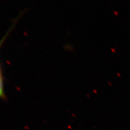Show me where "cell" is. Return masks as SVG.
<instances>
[{"label": "cell", "instance_id": "1", "mask_svg": "<svg viewBox=\"0 0 130 130\" xmlns=\"http://www.w3.org/2000/svg\"><path fill=\"white\" fill-rule=\"evenodd\" d=\"M7 35H8V34H6L5 37H4L2 39L1 41H0V48H1L2 43H3L5 40L6 39ZM0 98H2V99L5 98V91H4L3 79V76H2V75L1 68H0Z\"/></svg>", "mask_w": 130, "mask_h": 130}]
</instances>
